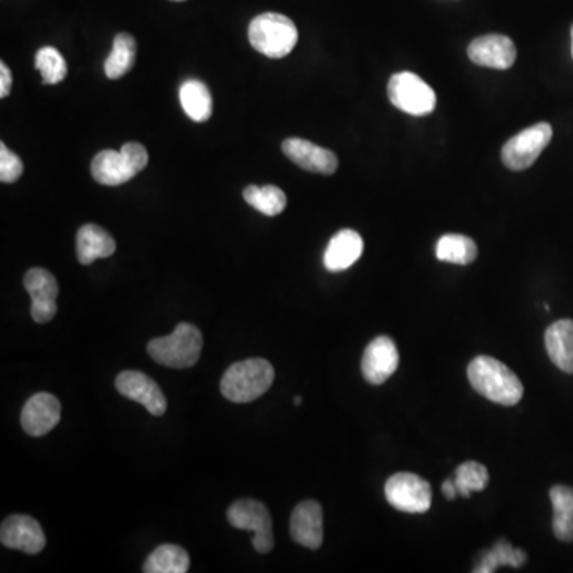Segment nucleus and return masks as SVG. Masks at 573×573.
<instances>
[{"label":"nucleus","mask_w":573,"mask_h":573,"mask_svg":"<svg viewBox=\"0 0 573 573\" xmlns=\"http://www.w3.org/2000/svg\"><path fill=\"white\" fill-rule=\"evenodd\" d=\"M468 381L478 394L489 402L503 406L518 405L524 395L523 382L505 363L480 355L470 362L467 370Z\"/></svg>","instance_id":"nucleus-1"},{"label":"nucleus","mask_w":573,"mask_h":573,"mask_svg":"<svg viewBox=\"0 0 573 573\" xmlns=\"http://www.w3.org/2000/svg\"><path fill=\"white\" fill-rule=\"evenodd\" d=\"M274 368L268 360L249 359L233 363L220 382L223 397L234 403L255 402L273 386Z\"/></svg>","instance_id":"nucleus-2"},{"label":"nucleus","mask_w":573,"mask_h":573,"mask_svg":"<svg viewBox=\"0 0 573 573\" xmlns=\"http://www.w3.org/2000/svg\"><path fill=\"white\" fill-rule=\"evenodd\" d=\"M149 164V153L139 142H128L121 147L120 152L102 150L94 156L91 163L93 179L101 185L117 187L144 171Z\"/></svg>","instance_id":"nucleus-3"},{"label":"nucleus","mask_w":573,"mask_h":573,"mask_svg":"<svg viewBox=\"0 0 573 573\" xmlns=\"http://www.w3.org/2000/svg\"><path fill=\"white\" fill-rule=\"evenodd\" d=\"M249 42L268 58H285L297 47L298 29L289 16L262 13L250 21Z\"/></svg>","instance_id":"nucleus-4"},{"label":"nucleus","mask_w":573,"mask_h":573,"mask_svg":"<svg viewBox=\"0 0 573 573\" xmlns=\"http://www.w3.org/2000/svg\"><path fill=\"white\" fill-rule=\"evenodd\" d=\"M203 349V335L193 324L177 325L171 335L155 338L147 346L155 362L171 368H190L195 365Z\"/></svg>","instance_id":"nucleus-5"},{"label":"nucleus","mask_w":573,"mask_h":573,"mask_svg":"<svg viewBox=\"0 0 573 573\" xmlns=\"http://www.w3.org/2000/svg\"><path fill=\"white\" fill-rule=\"evenodd\" d=\"M387 94L398 110L413 117L432 114L437 106L435 91L421 77L411 72L392 75L387 85Z\"/></svg>","instance_id":"nucleus-6"},{"label":"nucleus","mask_w":573,"mask_h":573,"mask_svg":"<svg viewBox=\"0 0 573 573\" xmlns=\"http://www.w3.org/2000/svg\"><path fill=\"white\" fill-rule=\"evenodd\" d=\"M553 139V128L550 123H537L526 128L510 141L505 142L502 149V161L511 171H524L531 168L532 164L542 155Z\"/></svg>","instance_id":"nucleus-7"},{"label":"nucleus","mask_w":573,"mask_h":573,"mask_svg":"<svg viewBox=\"0 0 573 573\" xmlns=\"http://www.w3.org/2000/svg\"><path fill=\"white\" fill-rule=\"evenodd\" d=\"M228 521L239 531H252V545L260 554H268L274 548L273 523L268 508L257 500L244 499L228 508Z\"/></svg>","instance_id":"nucleus-8"},{"label":"nucleus","mask_w":573,"mask_h":573,"mask_svg":"<svg viewBox=\"0 0 573 573\" xmlns=\"http://www.w3.org/2000/svg\"><path fill=\"white\" fill-rule=\"evenodd\" d=\"M386 499L403 513L421 515L432 507V488L429 481L414 473H395L387 480Z\"/></svg>","instance_id":"nucleus-9"},{"label":"nucleus","mask_w":573,"mask_h":573,"mask_svg":"<svg viewBox=\"0 0 573 573\" xmlns=\"http://www.w3.org/2000/svg\"><path fill=\"white\" fill-rule=\"evenodd\" d=\"M24 289L31 297V316L37 324H47L58 312L59 287L55 276L43 268L29 269L24 276Z\"/></svg>","instance_id":"nucleus-10"},{"label":"nucleus","mask_w":573,"mask_h":573,"mask_svg":"<svg viewBox=\"0 0 573 573\" xmlns=\"http://www.w3.org/2000/svg\"><path fill=\"white\" fill-rule=\"evenodd\" d=\"M115 386L123 397L141 403L153 416H163L168 410V400L164 397L163 390L150 376L141 371H123L117 376Z\"/></svg>","instance_id":"nucleus-11"},{"label":"nucleus","mask_w":573,"mask_h":573,"mask_svg":"<svg viewBox=\"0 0 573 573\" xmlns=\"http://www.w3.org/2000/svg\"><path fill=\"white\" fill-rule=\"evenodd\" d=\"M516 56L518 51L513 40L500 34L478 37L468 45V58L472 63L497 71L510 69L515 64Z\"/></svg>","instance_id":"nucleus-12"},{"label":"nucleus","mask_w":573,"mask_h":573,"mask_svg":"<svg viewBox=\"0 0 573 573\" xmlns=\"http://www.w3.org/2000/svg\"><path fill=\"white\" fill-rule=\"evenodd\" d=\"M0 542L12 550L37 554L47 545V538L36 519L26 515L8 516L0 529Z\"/></svg>","instance_id":"nucleus-13"},{"label":"nucleus","mask_w":573,"mask_h":573,"mask_svg":"<svg viewBox=\"0 0 573 573\" xmlns=\"http://www.w3.org/2000/svg\"><path fill=\"white\" fill-rule=\"evenodd\" d=\"M398 351L389 336H378L363 352L362 373L373 386H381L398 368Z\"/></svg>","instance_id":"nucleus-14"},{"label":"nucleus","mask_w":573,"mask_h":573,"mask_svg":"<svg viewBox=\"0 0 573 573\" xmlns=\"http://www.w3.org/2000/svg\"><path fill=\"white\" fill-rule=\"evenodd\" d=\"M282 152L290 161L305 171L316 172L322 176H332L338 169V156L332 150L312 144L305 139H285Z\"/></svg>","instance_id":"nucleus-15"},{"label":"nucleus","mask_w":573,"mask_h":573,"mask_svg":"<svg viewBox=\"0 0 573 573\" xmlns=\"http://www.w3.org/2000/svg\"><path fill=\"white\" fill-rule=\"evenodd\" d=\"M61 421V403L55 395L40 392L32 395L23 411H21V425L24 432L31 437H43L55 429Z\"/></svg>","instance_id":"nucleus-16"},{"label":"nucleus","mask_w":573,"mask_h":573,"mask_svg":"<svg viewBox=\"0 0 573 573\" xmlns=\"http://www.w3.org/2000/svg\"><path fill=\"white\" fill-rule=\"evenodd\" d=\"M293 542L317 550L324 542V511L316 500L298 503L290 519Z\"/></svg>","instance_id":"nucleus-17"},{"label":"nucleus","mask_w":573,"mask_h":573,"mask_svg":"<svg viewBox=\"0 0 573 573\" xmlns=\"http://www.w3.org/2000/svg\"><path fill=\"white\" fill-rule=\"evenodd\" d=\"M363 254V239L357 231L341 230L330 239L324 254V265L330 273L351 268Z\"/></svg>","instance_id":"nucleus-18"},{"label":"nucleus","mask_w":573,"mask_h":573,"mask_svg":"<svg viewBox=\"0 0 573 573\" xmlns=\"http://www.w3.org/2000/svg\"><path fill=\"white\" fill-rule=\"evenodd\" d=\"M545 346L551 362L573 375V320L562 319L550 325L545 333Z\"/></svg>","instance_id":"nucleus-19"},{"label":"nucleus","mask_w":573,"mask_h":573,"mask_svg":"<svg viewBox=\"0 0 573 573\" xmlns=\"http://www.w3.org/2000/svg\"><path fill=\"white\" fill-rule=\"evenodd\" d=\"M115 239L104 228L88 223L77 233V258L82 265H91L99 258H109L115 254Z\"/></svg>","instance_id":"nucleus-20"},{"label":"nucleus","mask_w":573,"mask_h":573,"mask_svg":"<svg viewBox=\"0 0 573 573\" xmlns=\"http://www.w3.org/2000/svg\"><path fill=\"white\" fill-rule=\"evenodd\" d=\"M180 104L188 118L204 123L212 117V96L206 83L201 80H187L180 86Z\"/></svg>","instance_id":"nucleus-21"},{"label":"nucleus","mask_w":573,"mask_h":573,"mask_svg":"<svg viewBox=\"0 0 573 573\" xmlns=\"http://www.w3.org/2000/svg\"><path fill=\"white\" fill-rule=\"evenodd\" d=\"M553 503V532L561 542H573V488L553 486L550 491Z\"/></svg>","instance_id":"nucleus-22"},{"label":"nucleus","mask_w":573,"mask_h":573,"mask_svg":"<svg viewBox=\"0 0 573 573\" xmlns=\"http://www.w3.org/2000/svg\"><path fill=\"white\" fill-rule=\"evenodd\" d=\"M437 258L454 265H470L478 257V246L464 234H445L437 242Z\"/></svg>","instance_id":"nucleus-23"},{"label":"nucleus","mask_w":573,"mask_h":573,"mask_svg":"<svg viewBox=\"0 0 573 573\" xmlns=\"http://www.w3.org/2000/svg\"><path fill=\"white\" fill-rule=\"evenodd\" d=\"M188 569L190 556L177 545L158 546L144 564L145 573H187Z\"/></svg>","instance_id":"nucleus-24"},{"label":"nucleus","mask_w":573,"mask_h":573,"mask_svg":"<svg viewBox=\"0 0 573 573\" xmlns=\"http://www.w3.org/2000/svg\"><path fill=\"white\" fill-rule=\"evenodd\" d=\"M136 63V40L131 34L120 32L114 39V47L107 56L104 71L110 80H117L128 74Z\"/></svg>","instance_id":"nucleus-25"},{"label":"nucleus","mask_w":573,"mask_h":573,"mask_svg":"<svg viewBox=\"0 0 573 573\" xmlns=\"http://www.w3.org/2000/svg\"><path fill=\"white\" fill-rule=\"evenodd\" d=\"M244 199L249 206L268 217H276L287 207V196L281 188L274 187V185H265V187L249 185L244 190Z\"/></svg>","instance_id":"nucleus-26"},{"label":"nucleus","mask_w":573,"mask_h":573,"mask_svg":"<svg viewBox=\"0 0 573 573\" xmlns=\"http://www.w3.org/2000/svg\"><path fill=\"white\" fill-rule=\"evenodd\" d=\"M526 561L527 554L524 553L523 550L513 548L507 540H500V542L484 556L483 561H481L478 569H475V572H496L497 567L500 566H511L518 569V567L524 566Z\"/></svg>","instance_id":"nucleus-27"},{"label":"nucleus","mask_w":573,"mask_h":573,"mask_svg":"<svg viewBox=\"0 0 573 573\" xmlns=\"http://www.w3.org/2000/svg\"><path fill=\"white\" fill-rule=\"evenodd\" d=\"M456 484L457 494L462 497H470L472 492H481L489 484L488 468L478 462H464L456 470L453 478Z\"/></svg>","instance_id":"nucleus-28"},{"label":"nucleus","mask_w":573,"mask_h":573,"mask_svg":"<svg viewBox=\"0 0 573 573\" xmlns=\"http://www.w3.org/2000/svg\"><path fill=\"white\" fill-rule=\"evenodd\" d=\"M36 69L45 85H58L67 75V63L56 48L43 47L37 51Z\"/></svg>","instance_id":"nucleus-29"},{"label":"nucleus","mask_w":573,"mask_h":573,"mask_svg":"<svg viewBox=\"0 0 573 573\" xmlns=\"http://www.w3.org/2000/svg\"><path fill=\"white\" fill-rule=\"evenodd\" d=\"M23 161L20 156L8 149L7 145L0 144V182L13 184L23 176Z\"/></svg>","instance_id":"nucleus-30"},{"label":"nucleus","mask_w":573,"mask_h":573,"mask_svg":"<svg viewBox=\"0 0 573 573\" xmlns=\"http://www.w3.org/2000/svg\"><path fill=\"white\" fill-rule=\"evenodd\" d=\"M12 72L8 69L7 64L0 63V98H7L10 91H12Z\"/></svg>","instance_id":"nucleus-31"},{"label":"nucleus","mask_w":573,"mask_h":573,"mask_svg":"<svg viewBox=\"0 0 573 573\" xmlns=\"http://www.w3.org/2000/svg\"><path fill=\"white\" fill-rule=\"evenodd\" d=\"M443 494H445L446 499L454 500L459 494H457L456 484H454L453 478H449L443 483V488H441Z\"/></svg>","instance_id":"nucleus-32"},{"label":"nucleus","mask_w":573,"mask_h":573,"mask_svg":"<svg viewBox=\"0 0 573 573\" xmlns=\"http://www.w3.org/2000/svg\"><path fill=\"white\" fill-rule=\"evenodd\" d=\"M301 402H303V398L301 397H295V405H301Z\"/></svg>","instance_id":"nucleus-33"},{"label":"nucleus","mask_w":573,"mask_h":573,"mask_svg":"<svg viewBox=\"0 0 573 573\" xmlns=\"http://www.w3.org/2000/svg\"><path fill=\"white\" fill-rule=\"evenodd\" d=\"M570 32H572V56H573V26H572V31Z\"/></svg>","instance_id":"nucleus-34"},{"label":"nucleus","mask_w":573,"mask_h":573,"mask_svg":"<svg viewBox=\"0 0 573 573\" xmlns=\"http://www.w3.org/2000/svg\"><path fill=\"white\" fill-rule=\"evenodd\" d=\"M172 2H184V0H172Z\"/></svg>","instance_id":"nucleus-35"}]
</instances>
